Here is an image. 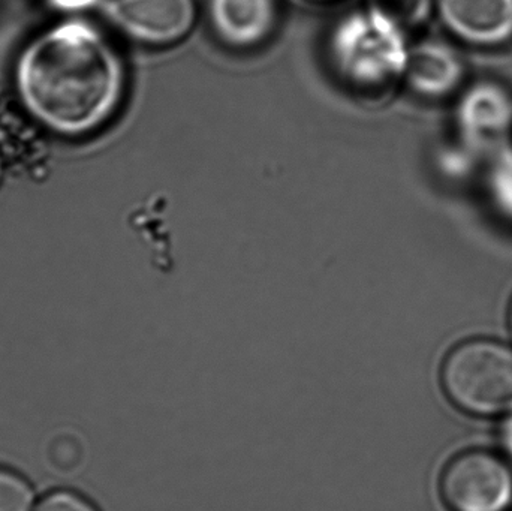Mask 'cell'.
<instances>
[{"label":"cell","mask_w":512,"mask_h":511,"mask_svg":"<svg viewBox=\"0 0 512 511\" xmlns=\"http://www.w3.org/2000/svg\"><path fill=\"white\" fill-rule=\"evenodd\" d=\"M510 324H511V330H512V305H511V311H510Z\"/></svg>","instance_id":"18"},{"label":"cell","mask_w":512,"mask_h":511,"mask_svg":"<svg viewBox=\"0 0 512 511\" xmlns=\"http://www.w3.org/2000/svg\"><path fill=\"white\" fill-rule=\"evenodd\" d=\"M441 495L451 511H507L512 504V470L495 453H462L445 467Z\"/></svg>","instance_id":"4"},{"label":"cell","mask_w":512,"mask_h":511,"mask_svg":"<svg viewBox=\"0 0 512 511\" xmlns=\"http://www.w3.org/2000/svg\"><path fill=\"white\" fill-rule=\"evenodd\" d=\"M435 12L451 36L472 47L512 41V0H435Z\"/></svg>","instance_id":"8"},{"label":"cell","mask_w":512,"mask_h":511,"mask_svg":"<svg viewBox=\"0 0 512 511\" xmlns=\"http://www.w3.org/2000/svg\"><path fill=\"white\" fill-rule=\"evenodd\" d=\"M505 444H507L512 456V417L508 420L507 426H505Z\"/></svg>","instance_id":"15"},{"label":"cell","mask_w":512,"mask_h":511,"mask_svg":"<svg viewBox=\"0 0 512 511\" xmlns=\"http://www.w3.org/2000/svg\"><path fill=\"white\" fill-rule=\"evenodd\" d=\"M456 126L466 146L489 150L499 146L512 129V96L495 81H478L460 95Z\"/></svg>","instance_id":"6"},{"label":"cell","mask_w":512,"mask_h":511,"mask_svg":"<svg viewBox=\"0 0 512 511\" xmlns=\"http://www.w3.org/2000/svg\"><path fill=\"white\" fill-rule=\"evenodd\" d=\"M206 12L213 36L239 53L268 44L280 23L279 0H207Z\"/></svg>","instance_id":"7"},{"label":"cell","mask_w":512,"mask_h":511,"mask_svg":"<svg viewBox=\"0 0 512 511\" xmlns=\"http://www.w3.org/2000/svg\"><path fill=\"white\" fill-rule=\"evenodd\" d=\"M307 2H312V3H330V2H336V0H307Z\"/></svg>","instance_id":"16"},{"label":"cell","mask_w":512,"mask_h":511,"mask_svg":"<svg viewBox=\"0 0 512 511\" xmlns=\"http://www.w3.org/2000/svg\"><path fill=\"white\" fill-rule=\"evenodd\" d=\"M104 14L114 30L132 44L170 48L197 26V0H105Z\"/></svg>","instance_id":"5"},{"label":"cell","mask_w":512,"mask_h":511,"mask_svg":"<svg viewBox=\"0 0 512 511\" xmlns=\"http://www.w3.org/2000/svg\"><path fill=\"white\" fill-rule=\"evenodd\" d=\"M14 84L30 119L78 140L104 129L122 108L128 69L110 36L71 17L45 27L15 59Z\"/></svg>","instance_id":"1"},{"label":"cell","mask_w":512,"mask_h":511,"mask_svg":"<svg viewBox=\"0 0 512 511\" xmlns=\"http://www.w3.org/2000/svg\"><path fill=\"white\" fill-rule=\"evenodd\" d=\"M442 386L454 405L477 416L512 408V348L490 339L457 345L442 365Z\"/></svg>","instance_id":"3"},{"label":"cell","mask_w":512,"mask_h":511,"mask_svg":"<svg viewBox=\"0 0 512 511\" xmlns=\"http://www.w3.org/2000/svg\"><path fill=\"white\" fill-rule=\"evenodd\" d=\"M408 30L370 5L346 12L325 39V62L343 90L367 102L384 101L405 80Z\"/></svg>","instance_id":"2"},{"label":"cell","mask_w":512,"mask_h":511,"mask_svg":"<svg viewBox=\"0 0 512 511\" xmlns=\"http://www.w3.org/2000/svg\"><path fill=\"white\" fill-rule=\"evenodd\" d=\"M57 11L68 12V14H77V12L86 11L99 5L101 0H47Z\"/></svg>","instance_id":"14"},{"label":"cell","mask_w":512,"mask_h":511,"mask_svg":"<svg viewBox=\"0 0 512 511\" xmlns=\"http://www.w3.org/2000/svg\"><path fill=\"white\" fill-rule=\"evenodd\" d=\"M492 191L501 209L512 216V155L504 156L496 164Z\"/></svg>","instance_id":"12"},{"label":"cell","mask_w":512,"mask_h":511,"mask_svg":"<svg viewBox=\"0 0 512 511\" xmlns=\"http://www.w3.org/2000/svg\"><path fill=\"white\" fill-rule=\"evenodd\" d=\"M35 511H98L92 503L69 491H57L47 495Z\"/></svg>","instance_id":"13"},{"label":"cell","mask_w":512,"mask_h":511,"mask_svg":"<svg viewBox=\"0 0 512 511\" xmlns=\"http://www.w3.org/2000/svg\"><path fill=\"white\" fill-rule=\"evenodd\" d=\"M466 66L459 51L438 38L411 44L403 86L418 98L442 101L462 89Z\"/></svg>","instance_id":"9"},{"label":"cell","mask_w":512,"mask_h":511,"mask_svg":"<svg viewBox=\"0 0 512 511\" xmlns=\"http://www.w3.org/2000/svg\"><path fill=\"white\" fill-rule=\"evenodd\" d=\"M366 3L390 15L408 32L423 26L435 12V0H367Z\"/></svg>","instance_id":"10"},{"label":"cell","mask_w":512,"mask_h":511,"mask_svg":"<svg viewBox=\"0 0 512 511\" xmlns=\"http://www.w3.org/2000/svg\"><path fill=\"white\" fill-rule=\"evenodd\" d=\"M3 179V159L2 155H0V182H2Z\"/></svg>","instance_id":"17"},{"label":"cell","mask_w":512,"mask_h":511,"mask_svg":"<svg viewBox=\"0 0 512 511\" xmlns=\"http://www.w3.org/2000/svg\"><path fill=\"white\" fill-rule=\"evenodd\" d=\"M35 494L29 483L0 468V511H32Z\"/></svg>","instance_id":"11"}]
</instances>
